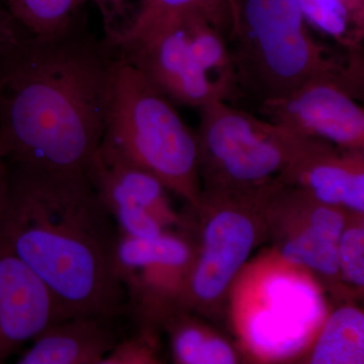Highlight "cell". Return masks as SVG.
I'll use <instances>...</instances> for the list:
<instances>
[{
    "label": "cell",
    "mask_w": 364,
    "mask_h": 364,
    "mask_svg": "<svg viewBox=\"0 0 364 364\" xmlns=\"http://www.w3.org/2000/svg\"><path fill=\"white\" fill-rule=\"evenodd\" d=\"M25 31L11 18V14L0 6V51L6 49L25 36Z\"/></svg>",
    "instance_id": "7402d4cb"
},
{
    "label": "cell",
    "mask_w": 364,
    "mask_h": 364,
    "mask_svg": "<svg viewBox=\"0 0 364 364\" xmlns=\"http://www.w3.org/2000/svg\"><path fill=\"white\" fill-rule=\"evenodd\" d=\"M220 196L225 205L203 223L202 244L189 272L182 308L214 305L226 294L245 264L259 236V225L247 208L237 205L235 195Z\"/></svg>",
    "instance_id": "52a82bcc"
},
{
    "label": "cell",
    "mask_w": 364,
    "mask_h": 364,
    "mask_svg": "<svg viewBox=\"0 0 364 364\" xmlns=\"http://www.w3.org/2000/svg\"><path fill=\"white\" fill-rule=\"evenodd\" d=\"M310 198L308 195L304 212H296V221L293 218L282 220L284 227L279 231L280 256L286 262L305 267L326 279H340L338 242L321 233L310 222L308 215Z\"/></svg>",
    "instance_id": "5bb4252c"
},
{
    "label": "cell",
    "mask_w": 364,
    "mask_h": 364,
    "mask_svg": "<svg viewBox=\"0 0 364 364\" xmlns=\"http://www.w3.org/2000/svg\"><path fill=\"white\" fill-rule=\"evenodd\" d=\"M63 318L44 282L0 241V364Z\"/></svg>",
    "instance_id": "30bf717a"
},
{
    "label": "cell",
    "mask_w": 364,
    "mask_h": 364,
    "mask_svg": "<svg viewBox=\"0 0 364 364\" xmlns=\"http://www.w3.org/2000/svg\"><path fill=\"white\" fill-rule=\"evenodd\" d=\"M306 23L320 32L358 51L364 36L352 26L341 0H296Z\"/></svg>",
    "instance_id": "d6986e66"
},
{
    "label": "cell",
    "mask_w": 364,
    "mask_h": 364,
    "mask_svg": "<svg viewBox=\"0 0 364 364\" xmlns=\"http://www.w3.org/2000/svg\"><path fill=\"white\" fill-rule=\"evenodd\" d=\"M198 173L208 193L255 196L322 142L214 100L200 107Z\"/></svg>",
    "instance_id": "5b68a950"
},
{
    "label": "cell",
    "mask_w": 364,
    "mask_h": 364,
    "mask_svg": "<svg viewBox=\"0 0 364 364\" xmlns=\"http://www.w3.org/2000/svg\"><path fill=\"white\" fill-rule=\"evenodd\" d=\"M7 178H9L7 164L4 157L0 155V215L4 210V202H6Z\"/></svg>",
    "instance_id": "d4e9b609"
},
{
    "label": "cell",
    "mask_w": 364,
    "mask_h": 364,
    "mask_svg": "<svg viewBox=\"0 0 364 364\" xmlns=\"http://www.w3.org/2000/svg\"><path fill=\"white\" fill-rule=\"evenodd\" d=\"M231 38L237 85L261 102L286 95L317 76L346 77L363 83V60L333 56L309 32L296 0H237Z\"/></svg>",
    "instance_id": "277c9868"
},
{
    "label": "cell",
    "mask_w": 364,
    "mask_h": 364,
    "mask_svg": "<svg viewBox=\"0 0 364 364\" xmlns=\"http://www.w3.org/2000/svg\"><path fill=\"white\" fill-rule=\"evenodd\" d=\"M156 330L139 326V332L122 337L100 364L158 363Z\"/></svg>",
    "instance_id": "44dd1931"
},
{
    "label": "cell",
    "mask_w": 364,
    "mask_h": 364,
    "mask_svg": "<svg viewBox=\"0 0 364 364\" xmlns=\"http://www.w3.org/2000/svg\"><path fill=\"white\" fill-rule=\"evenodd\" d=\"M162 327L169 333L174 363L181 364H233L237 356L222 337L208 332L186 315V309L171 314Z\"/></svg>",
    "instance_id": "2e32d148"
},
{
    "label": "cell",
    "mask_w": 364,
    "mask_h": 364,
    "mask_svg": "<svg viewBox=\"0 0 364 364\" xmlns=\"http://www.w3.org/2000/svg\"><path fill=\"white\" fill-rule=\"evenodd\" d=\"M97 155L105 163L145 170L189 205L200 207L196 134L184 123L173 102L119 56Z\"/></svg>",
    "instance_id": "3957f363"
},
{
    "label": "cell",
    "mask_w": 364,
    "mask_h": 364,
    "mask_svg": "<svg viewBox=\"0 0 364 364\" xmlns=\"http://www.w3.org/2000/svg\"><path fill=\"white\" fill-rule=\"evenodd\" d=\"M196 11L225 35H232L236 23L237 0H143L128 25L107 35L112 46L135 40L182 14Z\"/></svg>",
    "instance_id": "4fadbf2b"
},
{
    "label": "cell",
    "mask_w": 364,
    "mask_h": 364,
    "mask_svg": "<svg viewBox=\"0 0 364 364\" xmlns=\"http://www.w3.org/2000/svg\"><path fill=\"white\" fill-rule=\"evenodd\" d=\"M95 2L102 9L105 23L109 26V28L111 26L112 21H114V16L124 13L123 0H95Z\"/></svg>",
    "instance_id": "cb8c5ba5"
},
{
    "label": "cell",
    "mask_w": 364,
    "mask_h": 364,
    "mask_svg": "<svg viewBox=\"0 0 364 364\" xmlns=\"http://www.w3.org/2000/svg\"><path fill=\"white\" fill-rule=\"evenodd\" d=\"M363 83L323 75L280 97L261 102L267 121L342 150L363 151L364 111L355 98Z\"/></svg>",
    "instance_id": "8992f818"
},
{
    "label": "cell",
    "mask_w": 364,
    "mask_h": 364,
    "mask_svg": "<svg viewBox=\"0 0 364 364\" xmlns=\"http://www.w3.org/2000/svg\"><path fill=\"white\" fill-rule=\"evenodd\" d=\"M0 241L48 287L65 318L124 317L119 232L85 172L7 164Z\"/></svg>",
    "instance_id": "7a4b0ae2"
},
{
    "label": "cell",
    "mask_w": 364,
    "mask_h": 364,
    "mask_svg": "<svg viewBox=\"0 0 364 364\" xmlns=\"http://www.w3.org/2000/svg\"><path fill=\"white\" fill-rule=\"evenodd\" d=\"M176 20L181 23L189 51L198 65L212 77L236 87L233 57L224 33L196 11L182 14Z\"/></svg>",
    "instance_id": "e0dca14e"
},
{
    "label": "cell",
    "mask_w": 364,
    "mask_h": 364,
    "mask_svg": "<svg viewBox=\"0 0 364 364\" xmlns=\"http://www.w3.org/2000/svg\"><path fill=\"white\" fill-rule=\"evenodd\" d=\"M87 176L119 233L154 238L181 225L169 205V189L149 172L130 165L105 163L95 155Z\"/></svg>",
    "instance_id": "9c48e42d"
},
{
    "label": "cell",
    "mask_w": 364,
    "mask_h": 364,
    "mask_svg": "<svg viewBox=\"0 0 364 364\" xmlns=\"http://www.w3.org/2000/svg\"><path fill=\"white\" fill-rule=\"evenodd\" d=\"M117 55L82 14L63 32L0 51V155L6 164L87 173L109 109Z\"/></svg>",
    "instance_id": "6da1fadb"
},
{
    "label": "cell",
    "mask_w": 364,
    "mask_h": 364,
    "mask_svg": "<svg viewBox=\"0 0 364 364\" xmlns=\"http://www.w3.org/2000/svg\"><path fill=\"white\" fill-rule=\"evenodd\" d=\"M305 191L316 202L363 217V151L335 149L320 142L277 178Z\"/></svg>",
    "instance_id": "8fae6325"
},
{
    "label": "cell",
    "mask_w": 364,
    "mask_h": 364,
    "mask_svg": "<svg viewBox=\"0 0 364 364\" xmlns=\"http://www.w3.org/2000/svg\"><path fill=\"white\" fill-rule=\"evenodd\" d=\"M340 279L358 289L364 287V228L363 217L347 222L337 244Z\"/></svg>",
    "instance_id": "ffe728a7"
},
{
    "label": "cell",
    "mask_w": 364,
    "mask_h": 364,
    "mask_svg": "<svg viewBox=\"0 0 364 364\" xmlns=\"http://www.w3.org/2000/svg\"><path fill=\"white\" fill-rule=\"evenodd\" d=\"M78 315L57 321L32 340L18 364H100L122 338L119 320Z\"/></svg>",
    "instance_id": "7c38bea8"
},
{
    "label": "cell",
    "mask_w": 364,
    "mask_h": 364,
    "mask_svg": "<svg viewBox=\"0 0 364 364\" xmlns=\"http://www.w3.org/2000/svg\"><path fill=\"white\" fill-rule=\"evenodd\" d=\"M112 47L173 104L202 107L233 95L234 86L212 77L193 59L178 20Z\"/></svg>",
    "instance_id": "ba28073f"
},
{
    "label": "cell",
    "mask_w": 364,
    "mask_h": 364,
    "mask_svg": "<svg viewBox=\"0 0 364 364\" xmlns=\"http://www.w3.org/2000/svg\"><path fill=\"white\" fill-rule=\"evenodd\" d=\"M85 0H0L28 35L52 36L63 32L81 16Z\"/></svg>",
    "instance_id": "ac0fdd59"
},
{
    "label": "cell",
    "mask_w": 364,
    "mask_h": 364,
    "mask_svg": "<svg viewBox=\"0 0 364 364\" xmlns=\"http://www.w3.org/2000/svg\"><path fill=\"white\" fill-rule=\"evenodd\" d=\"M352 26L364 36V0H341Z\"/></svg>",
    "instance_id": "603a6c76"
},
{
    "label": "cell",
    "mask_w": 364,
    "mask_h": 364,
    "mask_svg": "<svg viewBox=\"0 0 364 364\" xmlns=\"http://www.w3.org/2000/svg\"><path fill=\"white\" fill-rule=\"evenodd\" d=\"M364 315L355 306H342L326 321L316 341L310 363L363 364Z\"/></svg>",
    "instance_id": "9a60e30c"
}]
</instances>
